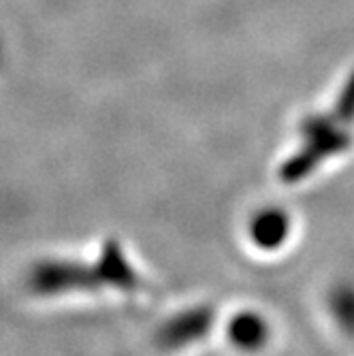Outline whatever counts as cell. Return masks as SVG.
Masks as SVG:
<instances>
[{"label":"cell","instance_id":"6da1fadb","mask_svg":"<svg viewBox=\"0 0 354 356\" xmlns=\"http://www.w3.org/2000/svg\"><path fill=\"white\" fill-rule=\"evenodd\" d=\"M337 120L333 115H309L301 124V135L305 145L288 158L282 167L284 181H299L301 177L309 175L325 158L346 152L350 147V135L337 131L333 126Z\"/></svg>","mask_w":354,"mask_h":356},{"label":"cell","instance_id":"7a4b0ae2","mask_svg":"<svg viewBox=\"0 0 354 356\" xmlns=\"http://www.w3.org/2000/svg\"><path fill=\"white\" fill-rule=\"evenodd\" d=\"M96 284H105L101 269L96 267L92 271L77 267V265H60V263H47L35 269L32 273V290L43 295H54L64 288H90Z\"/></svg>","mask_w":354,"mask_h":356},{"label":"cell","instance_id":"3957f363","mask_svg":"<svg viewBox=\"0 0 354 356\" xmlns=\"http://www.w3.org/2000/svg\"><path fill=\"white\" fill-rule=\"evenodd\" d=\"M286 235H288V220L277 209H267L259 213L250 224L252 241L263 250H273L282 245Z\"/></svg>","mask_w":354,"mask_h":356},{"label":"cell","instance_id":"277c9868","mask_svg":"<svg viewBox=\"0 0 354 356\" xmlns=\"http://www.w3.org/2000/svg\"><path fill=\"white\" fill-rule=\"evenodd\" d=\"M209 320H211V314L207 309H197V312L184 314L165 327L163 341L171 348L186 346V341H192V339L201 337L203 333H207Z\"/></svg>","mask_w":354,"mask_h":356},{"label":"cell","instance_id":"5b68a950","mask_svg":"<svg viewBox=\"0 0 354 356\" xmlns=\"http://www.w3.org/2000/svg\"><path fill=\"white\" fill-rule=\"evenodd\" d=\"M267 325L263 322L261 316H254V314H241L237 316L231 327H229V335L231 341L241 348V350H256L261 348L267 339Z\"/></svg>","mask_w":354,"mask_h":356},{"label":"cell","instance_id":"8992f818","mask_svg":"<svg viewBox=\"0 0 354 356\" xmlns=\"http://www.w3.org/2000/svg\"><path fill=\"white\" fill-rule=\"evenodd\" d=\"M99 269H101L105 284H113V286H122V288H135V284H137V275L131 271V267H128V263L124 261L122 250L113 243H107Z\"/></svg>","mask_w":354,"mask_h":356},{"label":"cell","instance_id":"52a82bcc","mask_svg":"<svg viewBox=\"0 0 354 356\" xmlns=\"http://www.w3.org/2000/svg\"><path fill=\"white\" fill-rule=\"evenodd\" d=\"M333 314L344 331L354 335V290L352 288H339L331 299Z\"/></svg>","mask_w":354,"mask_h":356},{"label":"cell","instance_id":"ba28073f","mask_svg":"<svg viewBox=\"0 0 354 356\" xmlns=\"http://www.w3.org/2000/svg\"><path fill=\"white\" fill-rule=\"evenodd\" d=\"M333 118L337 120V124H348V122L354 120V73L348 77L346 86L339 92V99L335 103Z\"/></svg>","mask_w":354,"mask_h":356}]
</instances>
